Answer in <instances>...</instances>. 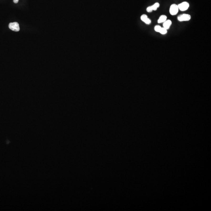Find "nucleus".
<instances>
[{"label": "nucleus", "mask_w": 211, "mask_h": 211, "mask_svg": "<svg viewBox=\"0 0 211 211\" xmlns=\"http://www.w3.org/2000/svg\"><path fill=\"white\" fill-rule=\"evenodd\" d=\"M191 19V15L188 14H181L178 17V21L180 22L188 21Z\"/></svg>", "instance_id": "f257e3e1"}, {"label": "nucleus", "mask_w": 211, "mask_h": 211, "mask_svg": "<svg viewBox=\"0 0 211 211\" xmlns=\"http://www.w3.org/2000/svg\"><path fill=\"white\" fill-rule=\"evenodd\" d=\"M179 9L178 5L175 4H172L170 6L169 9V12L170 14L172 15H177Z\"/></svg>", "instance_id": "f03ea898"}, {"label": "nucleus", "mask_w": 211, "mask_h": 211, "mask_svg": "<svg viewBox=\"0 0 211 211\" xmlns=\"http://www.w3.org/2000/svg\"><path fill=\"white\" fill-rule=\"evenodd\" d=\"M9 27L10 29L14 31H19L20 29L19 24L17 22H14L10 23Z\"/></svg>", "instance_id": "7ed1b4c3"}, {"label": "nucleus", "mask_w": 211, "mask_h": 211, "mask_svg": "<svg viewBox=\"0 0 211 211\" xmlns=\"http://www.w3.org/2000/svg\"><path fill=\"white\" fill-rule=\"evenodd\" d=\"M189 4L186 1L183 2L182 3L178 5L179 9L181 11H185L187 10L189 7Z\"/></svg>", "instance_id": "20e7f679"}, {"label": "nucleus", "mask_w": 211, "mask_h": 211, "mask_svg": "<svg viewBox=\"0 0 211 211\" xmlns=\"http://www.w3.org/2000/svg\"><path fill=\"white\" fill-rule=\"evenodd\" d=\"M160 6V4L158 2H156L153 5L148 7L146 9V11L148 13L152 12L153 11H156Z\"/></svg>", "instance_id": "39448f33"}, {"label": "nucleus", "mask_w": 211, "mask_h": 211, "mask_svg": "<svg viewBox=\"0 0 211 211\" xmlns=\"http://www.w3.org/2000/svg\"><path fill=\"white\" fill-rule=\"evenodd\" d=\"M140 18L141 19L143 22H144L145 24H148V25H149L151 22V21L149 19L147 15L145 14L142 15L141 16Z\"/></svg>", "instance_id": "423d86ee"}, {"label": "nucleus", "mask_w": 211, "mask_h": 211, "mask_svg": "<svg viewBox=\"0 0 211 211\" xmlns=\"http://www.w3.org/2000/svg\"><path fill=\"white\" fill-rule=\"evenodd\" d=\"M172 22L171 20H167L165 22H164L163 23V27L167 30H168L170 28V27L172 25Z\"/></svg>", "instance_id": "0eeeda50"}, {"label": "nucleus", "mask_w": 211, "mask_h": 211, "mask_svg": "<svg viewBox=\"0 0 211 211\" xmlns=\"http://www.w3.org/2000/svg\"><path fill=\"white\" fill-rule=\"evenodd\" d=\"M167 20V16L165 15H162L160 16L158 20V23H164Z\"/></svg>", "instance_id": "6e6552de"}, {"label": "nucleus", "mask_w": 211, "mask_h": 211, "mask_svg": "<svg viewBox=\"0 0 211 211\" xmlns=\"http://www.w3.org/2000/svg\"><path fill=\"white\" fill-rule=\"evenodd\" d=\"M167 30L164 28V27H161V29L160 30L159 33L161 34L162 35H165L167 33Z\"/></svg>", "instance_id": "1a4fd4ad"}, {"label": "nucleus", "mask_w": 211, "mask_h": 211, "mask_svg": "<svg viewBox=\"0 0 211 211\" xmlns=\"http://www.w3.org/2000/svg\"><path fill=\"white\" fill-rule=\"evenodd\" d=\"M161 27L159 26V25H156V26H155L154 27V30L155 31L157 32H158V33H159L160 31V30L161 29Z\"/></svg>", "instance_id": "9d476101"}, {"label": "nucleus", "mask_w": 211, "mask_h": 211, "mask_svg": "<svg viewBox=\"0 0 211 211\" xmlns=\"http://www.w3.org/2000/svg\"><path fill=\"white\" fill-rule=\"evenodd\" d=\"M19 0H13V2L15 3L16 4L18 2H19Z\"/></svg>", "instance_id": "9b49d317"}]
</instances>
